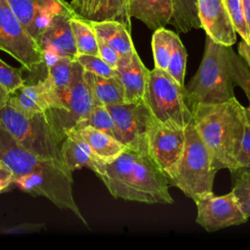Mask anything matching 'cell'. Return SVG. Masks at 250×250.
Listing matches in <instances>:
<instances>
[{
    "label": "cell",
    "mask_w": 250,
    "mask_h": 250,
    "mask_svg": "<svg viewBox=\"0 0 250 250\" xmlns=\"http://www.w3.org/2000/svg\"><path fill=\"white\" fill-rule=\"evenodd\" d=\"M240 87L250 103V69L231 46L206 37L201 63L186 87L192 109L197 104H215L234 98V87Z\"/></svg>",
    "instance_id": "6da1fadb"
},
{
    "label": "cell",
    "mask_w": 250,
    "mask_h": 250,
    "mask_svg": "<svg viewBox=\"0 0 250 250\" xmlns=\"http://www.w3.org/2000/svg\"><path fill=\"white\" fill-rule=\"evenodd\" d=\"M114 198L146 204H172L169 181L147 153L127 147L113 160L105 162L99 177Z\"/></svg>",
    "instance_id": "7a4b0ae2"
},
{
    "label": "cell",
    "mask_w": 250,
    "mask_h": 250,
    "mask_svg": "<svg viewBox=\"0 0 250 250\" xmlns=\"http://www.w3.org/2000/svg\"><path fill=\"white\" fill-rule=\"evenodd\" d=\"M193 124L209 150L213 169H237L236 157L245 127V107L232 98L215 104H197L192 108Z\"/></svg>",
    "instance_id": "3957f363"
},
{
    "label": "cell",
    "mask_w": 250,
    "mask_h": 250,
    "mask_svg": "<svg viewBox=\"0 0 250 250\" xmlns=\"http://www.w3.org/2000/svg\"><path fill=\"white\" fill-rule=\"evenodd\" d=\"M185 134L184 151L168 181L169 185L180 188L194 201L213 192V182L217 172L212 167L209 150L192 120L186 126Z\"/></svg>",
    "instance_id": "277c9868"
},
{
    "label": "cell",
    "mask_w": 250,
    "mask_h": 250,
    "mask_svg": "<svg viewBox=\"0 0 250 250\" xmlns=\"http://www.w3.org/2000/svg\"><path fill=\"white\" fill-rule=\"evenodd\" d=\"M0 125L36 156L62 161V139L53 126L48 111L28 116L6 104L0 110Z\"/></svg>",
    "instance_id": "5b68a950"
},
{
    "label": "cell",
    "mask_w": 250,
    "mask_h": 250,
    "mask_svg": "<svg viewBox=\"0 0 250 250\" xmlns=\"http://www.w3.org/2000/svg\"><path fill=\"white\" fill-rule=\"evenodd\" d=\"M143 100L159 122L186 127L192 120L186 87L165 70L156 67L149 70Z\"/></svg>",
    "instance_id": "8992f818"
},
{
    "label": "cell",
    "mask_w": 250,
    "mask_h": 250,
    "mask_svg": "<svg viewBox=\"0 0 250 250\" xmlns=\"http://www.w3.org/2000/svg\"><path fill=\"white\" fill-rule=\"evenodd\" d=\"M58 95L63 104V110L50 109L48 114L53 126L63 141L68 132L87 118L96 104L92 92L84 79V68L75 59L72 62L69 86Z\"/></svg>",
    "instance_id": "52a82bcc"
},
{
    "label": "cell",
    "mask_w": 250,
    "mask_h": 250,
    "mask_svg": "<svg viewBox=\"0 0 250 250\" xmlns=\"http://www.w3.org/2000/svg\"><path fill=\"white\" fill-rule=\"evenodd\" d=\"M0 50L11 55L28 71L44 63L39 45L18 20L7 0H0Z\"/></svg>",
    "instance_id": "ba28073f"
},
{
    "label": "cell",
    "mask_w": 250,
    "mask_h": 250,
    "mask_svg": "<svg viewBox=\"0 0 250 250\" xmlns=\"http://www.w3.org/2000/svg\"><path fill=\"white\" fill-rule=\"evenodd\" d=\"M112 115L125 147L147 153V133L155 118L144 100L105 105Z\"/></svg>",
    "instance_id": "9c48e42d"
},
{
    "label": "cell",
    "mask_w": 250,
    "mask_h": 250,
    "mask_svg": "<svg viewBox=\"0 0 250 250\" xmlns=\"http://www.w3.org/2000/svg\"><path fill=\"white\" fill-rule=\"evenodd\" d=\"M185 128L162 123L156 119L147 133V152L150 158L167 176L175 171L185 146Z\"/></svg>",
    "instance_id": "30bf717a"
},
{
    "label": "cell",
    "mask_w": 250,
    "mask_h": 250,
    "mask_svg": "<svg viewBox=\"0 0 250 250\" xmlns=\"http://www.w3.org/2000/svg\"><path fill=\"white\" fill-rule=\"evenodd\" d=\"M0 165L9 169L15 178L35 173L51 174L71 172L61 160L42 159L36 156L21 146L1 125Z\"/></svg>",
    "instance_id": "8fae6325"
},
{
    "label": "cell",
    "mask_w": 250,
    "mask_h": 250,
    "mask_svg": "<svg viewBox=\"0 0 250 250\" xmlns=\"http://www.w3.org/2000/svg\"><path fill=\"white\" fill-rule=\"evenodd\" d=\"M197 207L196 223L207 231H216L247 222L236 197L230 191L224 195L213 192L194 200Z\"/></svg>",
    "instance_id": "7c38bea8"
},
{
    "label": "cell",
    "mask_w": 250,
    "mask_h": 250,
    "mask_svg": "<svg viewBox=\"0 0 250 250\" xmlns=\"http://www.w3.org/2000/svg\"><path fill=\"white\" fill-rule=\"evenodd\" d=\"M7 104L28 116L43 113L50 109L63 110V104L47 76L35 84H24L10 94Z\"/></svg>",
    "instance_id": "4fadbf2b"
},
{
    "label": "cell",
    "mask_w": 250,
    "mask_h": 250,
    "mask_svg": "<svg viewBox=\"0 0 250 250\" xmlns=\"http://www.w3.org/2000/svg\"><path fill=\"white\" fill-rule=\"evenodd\" d=\"M198 18L208 37L217 43L232 46L236 31L222 0H197Z\"/></svg>",
    "instance_id": "5bb4252c"
},
{
    "label": "cell",
    "mask_w": 250,
    "mask_h": 250,
    "mask_svg": "<svg viewBox=\"0 0 250 250\" xmlns=\"http://www.w3.org/2000/svg\"><path fill=\"white\" fill-rule=\"evenodd\" d=\"M72 15L74 12L71 7L55 15L37 42L42 53L50 52L58 56L75 59L77 49L70 25Z\"/></svg>",
    "instance_id": "9a60e30c"
},
{
    "label": "cell",
    "mask_w": 250,
    "mask_h": 250,
    "mask_svg": "<svg viewBox=\"0 0 250 250\" xmlns=\"http://www.w3.org/2000/svg\"><path fill=\"white\" fill-rule=\"evenodd\" d=\"M149 69L141 61L137 51L131 56L119 57L115 76L124 88L125 103L139 102L144 99Z\"/></svg>",
    "instance_id": "2e32d148"
},
{
    "label": "cell",
    "mask_w": 250,
    "mask_h": 250,
    "mask_svg": "<svg viewBox=\"0 0 250 250\" xmlns=\"http://www.w3.org/2000/svg\"><path fill=\"white\" fill-rule=\"evenodd\" d=\"M61 158L63 165L71 172L88 168L100 177L105 167V162L100 159L74 131L68 132L62 142Z\"/></svg>",
    "instance_id": "e0dca14e"
},
{
    "label": "cell",
    "mask_w": 250,
    "mask_h": 250,
    "mask_svg": "<svg viewBox=\"0 0 250 250\" xmlns=\"http://www.w3.org/2000/svg\"><path fill=\"white\" fill-rule=\"evenodd\" d=\"M76 16L89 21H115L131 30L128 0H88Z\"/></svg>",
    "instance_id": "ac0fdd59"
},
{
    "label": "cell",
    "mask_w": 250,
    "mask_h": 250,
    "mask_svg": "<svg viewBox=\"0 0 250 250\" xmlns=\"http://www.w3.org/2000/svg\"><path fill=\"white\" fill-rule=\"evenodd\" d=\"M128 10L152 30L168 24L173 14L172 0H128Z\"/></svg>",
    "instance_id": "d6986e66"
},
{
    "label": "cell",
    "mask_w": 250,
    "mask_h": 250,
    "mask_svg": "<svg viewBox=\"0 0 250 250\" xmlns=\"http://www.w3.org/2000/svg\"><path fill=\"white\" fill-rule=\"evenodd\" d=\"M74 131L103 161L109 162L116 158L125 146L112 136L91 126H84Z\"/></svg>",
    "instance_id": "ffe728a7"
},
{
    "label": "cell",
    "mask_w": 250,
    "mask_h": 250,
    "mask_svg": "<svg viewBox=\"0 0 250 250\" xmlns=\"http://www.w3.org/2000/svg\"><path fill=\"white\" fill-rule=\"evenodd\" d=\"M84 79L92 92L96 104L109 105L125 103L124 88L115 75L103 77L84 70Z\"/></svg>",
    "instance_id": "44dd1931"
},
{
    "label": "cell",
    "mask_w": 250,
    "mask_h": 250,
    "mask_svg": "<svg viewBox=\"0 0 250 250\" xmlns=\"http://www.w3.org/2000/svg\"><path fill=\"white\" fill-rule=\"evenodd\" d=\"M90 22L97 37L111 46L119 57L131 56L136 51L130 31L122 23L115 21Z\"/></svg>",
    "instance_id": "7402d4cb"
},
{
    "label": "cell",
    "mask_w": 250,
    "mask_h": 250,
    "mask_svg": "<svg viewBox=\"0 0 250 250\" xmlns=\"http://www.w3.org/2000/svg\"><path fill=\"white\" fill-rule=\"evenodd\" d=\"M44 64L47 67V77L51 80L58 94L64 92L72 76V62L74 59L58 56L50 52H43Z\"/></svg>",
    "instance_id": "603a6c76"
},
{
    "label": "cell",
    "mask_w": 250,
    "mask_h": 250,
    "mask_svg": "<svg viewBox=\"0 0 250 250\" xmlns=\"http://www.w3.org/2000/svg\"><path fill=\"white\" fill-rule=\"evenodd\" d=\"M173 14L170 22L178 32L201 28L197 0H172Z\"/></svg>",
    "instance_id": "cb8c5ba5"
},
{
    "label": "cell",
    "mask_w": 250,
    "mask_h": 250,
    "mask_svg": "<svg viewBox=\"0 0 250 250\" xmlns=\"http://www.w3.org/2000/svg\"><path fill=\"white\" fill-rule=\"evenodd\" d=\"M70 25L77 54L99 56L97 35L91 22L74 14L70 18Z\"/></svg>",
    "instance_id": "d4e9b609"
},
{
    "label": "cell",
    "mask_w": 250,
    "mask_h": 250,
    "mask_svg": "<svg viewBox=\"0 0 250 250\" xmlns=\"http://www.w3.org/2000/svg\"><path fill=\"white\" fill-rule=\"evenodd\" d=\"M84 126H91L104 133H107L121 143V136L116 127L115 121L106 106L104 104H95L87 118L81 121L74 129H78Z\"/></svg>",
    "instance_id": "484cf974"
},
{
    "label": "cell",
    "mask_w": 250,
    "mask_h": 250,
    "mask_svg": "<svg viewBox=\"0 0 250 250\" xmlns=\"http://www.w3.org/2000/svg\"><path fill=\"white\" fill-rule=\"evenodd\" d=\"M172 33L164 27L155 29L151 39V48L154 59V67L165 70L168 67L171 50H172Z\"/></svg>",
    "instance_id": "4316f807"
},
{
    "label": "cell",
    "mask_w": 250,
    "mask_h": 250,
    "mask_svg": "<svg viewBox=\"0 0 250 250\" xmlns=\"http://www.w3.org/2000/svg\"><path fill=\"white\" fill-rule=\"evenodd\" d=\"M187 64V51L177 33H172V50L166 71L180 85L185 86V73Z\"/></svg>",
    "instance_id": "83f0119b"
},
{
    "label": "cell",
    "mask_w": 250,
    "mask_h": 250,
    "mask_svg": "<svg viewBox=\"0 0 250 250\" xmlns=\"http://www.w3.org/2000/svg\"><path fill=\"white\" fill-rule=\"evenodd\" d=\"M233 175L232 192L243 213L250 217V168H237L231 171Z\"/></svg>",
    "instance_id": "f1b7e54d"
},
{
    "label": "cell",
    "mask_w": 250,
    "mask_h": 250,
    "mask_svg": "<svg viewBox=\"0 0 250 250\" xmlns=\"http://www.w3.org/2000/svg\"><path fill=\"white\" fill-rule=\"evenodd\" d=\"M52 1L54 0H7L9 7L26 31L28 30L37 10L50 4Z\"/></svg>",
    "instance_id": "f546056e"
},
{
    "label": "cell",
    "mask_w": 250,
    "mask_h": 250,
    "mask_svg": "<svg viewBox=\"0 0 250 250\" xmlns=\"http://www.w3.org/2000/svg\"><path fill=\"white\" fill-rule=\"evenodd\" d=\"M234 26L236 33H238L242 40L250 43V32L245 21L241 0H222Z\"/></svg>",
    "instance_id": "4dcf8cb0"
},
{
    "label": "cell",
    "mask_w": 250,
    "mask_h": 250,
    "mask_svg": "<svg viewBox=\"0 0 250 250\" xmlns=\"http://www.w3.org/2000/svg\"><path fill=\"white\" fill-rule=\"evenodd\" d=\"M75 60L86 71H90L103 77H110L115 75V68L105 62L100 56L77 54Z\"/></svg>",
    "instance_id": "1f68e13d"
},
{
    "label": "cell",
    "mask_w": 250,
    "mask_h": 250,
    "mask_svg": "<svg viewBox=\"0 0 250 250\" xmlns=\"http://www.w3.org/2000/svg\"><path fill=\"white\" fill-rule=\"evenodd\" d=\"M0 85L9 93L12 94L24 85V79L21 71L15 68L0 59Z\"/></svg>",
    "instance_id": "d6a6232c"
},
{
    "label": "cell",
    "mask_w": 250,
    "mask_h": 250,
    "mask_svg": "<svg viewBox=\"0 0 250 250\" xmlns=\"http://www.w3.org/2000/svg\"><path fill=\"white\" fill-rule=\"evenodd\" d=\"M237 168H250V125L246 122V127L236 157Z\"/></svg>",
    "instance_id": "836d02e7"
},
{
    "label": "cell",
    "mask_w": 250,
    "mask_h": 250,
    "mask_svg": "<svg viewBox=\"0 0 250 250\" xmlns=\"http://www.w3.org/2000/svg\"><path fill=\"white\" fill-rule=\"evenodd\" d=\"M46 225L42 223H22L13 227H0V234H25L40 231Z\"/></svg>",
    "instance_id": "e575fe53"
},
{
    "label": "cell",
    "mask_w": 250,
    "mask_h": 250,
    "mask_svg": "<svg viewBox=\"0 0 250 250\" xmlns=\"http://www.w3.org/2000/svg\"><path fill=\"white\" fill-rule=\"evenodd\" d=\"M98 40V50H99V56L107 62L110 66L116 67L117 62L119 60L118 53L107 43H105L104 40L97 37Z\"/></svg>",
    "instance_id": "d590c367"
},
{
    "label": "cell",
    "mask_w": 250,
    "mask_h": 250,
    "mask_svg": "<svg viewBox=\"0 0 250 250\" xmlns=\"http://www.w3.org/2000/svg\"><path fill=\"white\" fill-rule=\"evenodd\" d=\"M15 177L13 173L6 167L0 165V192L7 189L12 184H14Z\"/></svg>",
    "instance_id": "8d00e7d4"
},
{
    "label": "cell",
    "mask_w": 250,
    "mask_h": 250,
    "mask_svg": "<svg viewBox=\"0 0 250 250\" xmlns=\"http://www.w3.org/2000/svg\"><path fill=\"white\" fill-rule=\"evenodd\" d=\"M238 53L243 58V60L245 61L250 69V43L241 40L238 45Z\"/></svg>",
    "instance_id": "74e56055"
},
{
    "label": "cell",
    "mask_w": 250,
    "mask_h": 250,
    "mask_svg": "<svg viewBox=\"0 0 250 250\" xmlns=\"http://www.w3.org/2000/svg\"><path fill=\"white\" fill-rule=\"evenodd\" d=\"M245 21L250 32V0H241Z\"/></svg>",
    "instance_id": "f35d334b"
},
{
    "label": "cell",
    "mask_w": 250,
    "mask_h": 250,
    "mask_svg": "<svg viewBox=\"0 0 250 250\" xmlns=\"http://www.w3.org/2000/svg\"><path fill=\"white\" fill-rule=\"evenodd\" d=\"M88 0H74L70 2V7L73 10L75 15H78L79 12L81 11V9L83 8V6L86 4Z\"/></svg>",
    "instance_id": "ab89813d"
},
{
    "label": "cell",
    "mask_w": 250,
    "mask_h": 250,
    "mask_svg": "<svg viewBox=\"0 0 250 250\" xmlns=\"http://www.w3.org/2000/svg\"><path fill=\"white\" fill-rule=\"evenodd\" d=\"M10 94L0 85V110L8 104Z\"/></svg>",
    "instance_id": "60d3db41"
},
{
    "label": "cell",
    "mask_w": 250,
    "mask_h": 250,
    "mask_svg": "<svg viewBox=\"0 0 250 250\" xmlns=\"http://www.w3.org/2000/svg\"><path fill=\"white\" fill-rule=\"evenodd\" d=\"M245 115H246V122L250 125V103L247 107H245Z\"/></svg>",
    "instance_id": "b9f144b4"
},
{
    "label": "cell",
    "mask_w": 250,
    "mask_h": 250,
    "mask_svg": "<svg viewBox=\"0 0 250 250\" xmlns=\"http://www.w3.org/2000/svg\"><path fill=\"white\" fill-rule=\"evenodd\" d=\"M71 1H74V0H71Z\"/></svg>",
    "instance_id": "7bdbcfd3"
}]
</instances>
